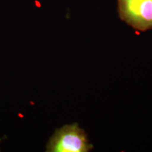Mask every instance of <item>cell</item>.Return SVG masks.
<instances>
[{
	"label": "cell",
	"mask_w": 152,
	"mask_h": 152,
	"mask_svg": "<svg viewBox=\"0 0 152 152\" xmlns=\"http://www.w3.org/2000/svg\"><path fill=\"white\" fill-rule=\"evenodd\" d=\"M121 20L137 30L152 28V0H118Z\"/></svg>",
	"instance_id": "2"
},
{
	"label": "cell",
	"mask_w": 152,
	"mask_h": 152,
	"mask_svg": "<svg viewBox=\"0 0 152 152\" xmlns=\"http://www.w3.org/2000/svg\"><path fill=\"white\" fill-rule=\"evenodd\" d=\"M0 141H1V140H0Z\"/></svg>",
	"instance_id": "3"
},
{
	"label": "cell",
	"mask_w": 152,
	"mask_h": 152,
	"mask_svg": "<svg viewBox=\"0 0 152 152\" xmlns=\"http://www.w3.org/2000/svg\"><path fill=\"white\" fill-rule=\"evenodd\" d=\"M92 149L86 133L77 123L56 130L46 147L47 152H87Z\"/></svg>",
	"instance_id": "1"
}]
</instances>
